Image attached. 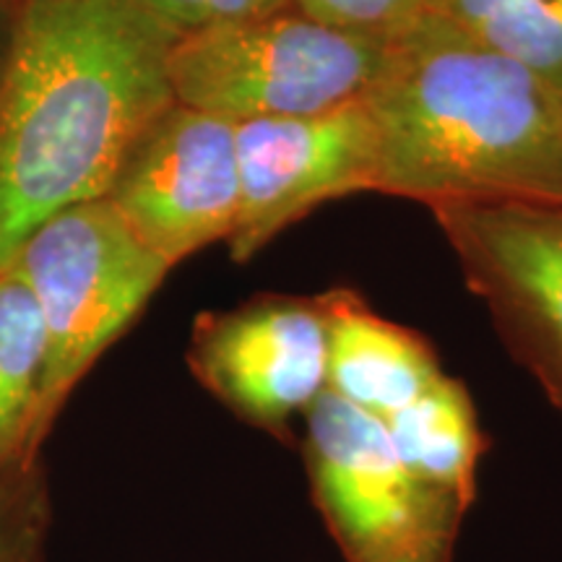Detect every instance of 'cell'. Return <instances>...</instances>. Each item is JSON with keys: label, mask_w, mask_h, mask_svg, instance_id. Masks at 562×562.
<instances>
[{"label": "cell", "mask_w": 562, "mask_h": 562, "mask_svg": "<svg viewBox=\"0 0 562 562\" xmlns=\"http://www.w3.org/2000/svg\"><path fill=\"white\" fill-rule=\"evenodd\" d=\"M385 42L281 5L178 34L167 53V76L175 102L235 125L321 115L362 100Z\"/></svg>", "instance_id": "277c9868"}, {"label": "cell", "mask_w": 562, "mask_h": 562, "mask_svg": "<svg viewBox=\"0 0 562 562\" xmlns=\"http://www.w3.org/2000/svg\"><path fill=\"white\" fill-rule=\"evenodd\" d=\"M50 501L37 463L0 469V562H45Z\"/></svg>", "instance_id": "5bb4252c"}, {"label": "cell", "mask_w": 562, "mask_h": 562, "mask_svg": "<svg viewBox=\"0 0 562 562\" xmlns=\"http://www.w3.org/2000/svg\"><path fill=\"white\" fill-rule=\"evenodd\" d=\"M430 211L508 355L562 414V206L448 203Z\"/></svg>", "instance_id": "8992f818"}, {"label": "cell", "mask_w": 562, "mask_h": 562, "mask_svg": "<svg viewBox=\"0 0 562 562\" xmlns=\"http://www.w3.org/2000/svg\"><path fill=\"white\" fill-rule=\"evenodd\" d=\"M385 427L398 459L422 484L463 513L474 508L490 440L461 378L446 372L417 402L385 419Z\"/></svg>", "instance_id": "8fae6325"}, {"label": "cell", "mask_w": 562, "mask_h": 562, "mask_svg": "<svg viewBox=\"0 0 562 562\" xmlns=\"http://www.w3.org/2000/svg\"><path fill=\"white\" fill-rule=\"evenodd\" d=\"M188 362L211 396L245 425L292 438L294 419L328 391L323 297H261L199 321Z\"/></svg>", "instance_id": "9c48e42d"}, {"label": "cell", "mask_w": 562, "mask_h": 562, "mask_svg": "<svg viewBox=\"0 0 562 562\" xmlns=\"http://www.w3.org/2000/svg\"><path fill=\"white\" fill-rule=\"evenodd\" d=\"M328 318V391L389 419L446 375L438 351L414 328L383 318L351 290L323 294Z\"/></svg>", "instance_id": "30bf717a"}, {"label": "cell", "mask_w": 562, "mask_h": 562, "mask_svg": "<svg viewBox=\"0 0 562 562\" xmlns=\"http://www.w3.org/2000/svg\"><path fill=\"white\" fill-rule=\"evenodd\" d=\"M30 286L45 328L30 463L55 414L170 271L108 199L76 203L37 227L9 263Z\"/></svg>", "instance_id": "3957f363"}, {"label": "cell", "mask_w": 562, "mask_h": 562, "mask_svg": "<svg viewBox=\"0 0 562 562\" xmlns=\"http://www.w3.org/2000/svg\"><path fill=\"white\" fill-rule=\"evenodd\" d=\"M378 191L425 203L562 206V91L422 13L385 42L362 97Z\"/></svg>", "instance_id": "7a4b0ae2"}, {"label": "cell", "mask_w": 562, "mask_h": 562, "mask_svg": "<svg viewBox=\"0 0 562 562\" xmlns=\"http://www.w3.org/2000/svg\"><path fill=\"white\" fill-rule=\"evenodd\" d=\"M45 328L30 286L13 266L0 269V469L30 463Z\"/></svg>", "instance_id": "7c38bea8"}, {"label": "cell", "mask_w": 562, "mask_h": 562, "mask_svg": "<svg viewBox=\"0 0 562 562\" xmlns=\"http://www.w3.org/2000/svg\"><path fill=\"white\" fill-rule=\"evenodd\" d=\"M104 199L170 269L229 240L240 211L237 125L175 102L144 133Z\"/></svg>", "instance_id": "52a82bcc"}, {"label": "cell", "mask_w": 562, "mask_h": 562, "mask_svg": "<svg viewBox=\"0 0 562 562\" xmlns=\"http://www.w3.org/2000/svg\"><path fill=\"white\" fill-rule=\"evenodd\" d=\"M175 37L138 0H30L0 89V269L50 216L110 193L175 104Z\"/></svg>", "instance_id": "6da1fadb"}, {"label": "cell", "mask_w": 562, "mask_h": 562, "mask_svg": "<svg viewBox=\"0 0 562 562\" xmlns=\"http://www.w3.org/2000/svg\"><path fill=\"white\" fill-rule=\"evenodd\" d=\"M240 211L229 256L248 263L315 206L378 191V140L362 100L305 117L237 123Z\"/></svg>", "instance_id": "ba28073f"}, {"label": "cell", "mask_w": 562, "mask_h": 562, "mask_svg": "<svg viewBox=\"0 0 562 562\" xmlns=\"http://www.w3.org/2000/svg\"><path fill=\"white\" fill-rule=\"evenodd\" d=\"M302 427L311 501L344 562H453L467 513L404 467L383 419L323 391Z\"/></svg>", "instance_id": "5b68a950"}, {"label": "cell", "mask_w": 562, "mask_h": 562, "mask_svg": "<svg viewBox=\"0 0 562 562\" xmlns=\"http://www.w3.org/2000/svg\"><path fill=\"white\" fill-rule=\"evenodd\" d=\"M292 9L334 30L391 40L427 9V0H290Z\"/></svg>", "instance_id": "9a60e30c"}, {"label": "cell", "mask_w": 562, "mask_h": 562, "mask_svg": "<svg viewBox=\"0 0 562 562\" xmlns=\"http://www.w3.org/2000/svg\"><path fill=\"white\" fill-rule=\"evenodd\" d=\"M178 34L240 21L290 5V0H138Z\"/></svg>", "instance_id": "2e32d148"}, {"label": "cell", "mask_w": 562, "mask_h": 562, "mask_svg": "<svg viewBox=\"0 0 562 562\" xmlns=\"http://www.w3.org/2000/svg\"><path fill=\"white\" fill-rule=\"evenodd\" d=\"M425 11L562 91V0H427Z\"/></svg>", "instance_id": "4fadbf2b"}]
</instances>
